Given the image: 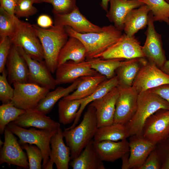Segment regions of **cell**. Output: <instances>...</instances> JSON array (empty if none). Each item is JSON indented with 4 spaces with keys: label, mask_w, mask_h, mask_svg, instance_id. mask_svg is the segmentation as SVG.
<instances>
[{
    "label": "cell",
    "mask_w": 169,
    "mask_h": 169,
    "mask_svg": "<svg viewBox=\"0 0 169 169\" xmlns=\"http://www.w3.org/2000/svg\"><path fill=\"white\" fill-rule=\"evenodd\" d=\"M54 163L53 161L49 159V161L45 169H52L53 168V166Z\"/></svg>",
    "instance_id": "f907efd6"
},
{
    "label": "cell",
    "mask_w": 169,
    "mask_h": 169,
    "mask_svg": "<svg viewBox=\"0 0 169 169\" xmlns=\"http://www.w3.org/2000/svg\"><path fill=\"white\" fill-rule=\"evenodd\" d=\"M93 145L103 161L114 162L129 152L127 139L118 142L109 140L95 141L93 140Z\"/></svg>",
    "instance_id": "7402d4cb"
},
{
    "label": "cell",
    "mask_w": 169,
    "mask_h": 169,
    "mask_svg": "<svg viewBox=\"0 0 169 169\" xmlns=\"http://www.w3.org/2000/svg\"><path fill=\"white\" fill-rule=\"evenodd\" d=\"M169 110L165 100L150 90L138 93L136 111L126 124L130 136L141 135L144 124L148 117L160 109Z\"/></svg>",
    "instance_id": "277c9868"
},
{
    "label": "cell",
    "mask_w": 169,
    "mask_h": 169,
    "mask_svg": "<svg viewBox=\"0 0 169 169\" xmlns=\"http://www.w3.org/2000/svg\"><path fill=\"white\" fill-rule=\"evenodd\" d=\"M35 0H18L15 9V15L18 18H28L38 12L33 4Z\"/></svg>",
    "instance_id": "ab89813d"
},
{
    "label": "cell",
    "mask_w": 169,
    "mask_h": 169,
    "mask_svg": "<svg viewBox=\"0 0 169 169\" xmlns=\"http://www.w3.org/2000/svg\"><path fill=\"white\" fill-rule=\"evenodd\" d=\"M4 141L0 150V163H7L29 169L28 157L14 134L7 127L4 131Z\"/></svg>",
    "instance_id": "7c38bea8"
},
{
    "label": "cell",
    "mask_w": 169,
    "mask_h": 169,
    "mask_svg": "<svg viewBox=\"0 0 169 169\" xmlns=\"http://www.w3.org/2000/svg\"><path fill=\"white\" fill-rule=\"evenodd\" d=\"M4 143V142H3L1 140H0V147H1V146H2V145H3Z\"/></svg>",
    "instance_id": "816d5d0a"
},
{
    "label": "cell",
    "mask_w": 169,
    "mask_h": 169,
    "mask_svg": "<svg viewBox=\"0 0 169 169\" xmlns=\"http://www.w3.org/2000/svg\"><path fill=\"white\" fill-rule=\"evenodd\" d=\"M166 84H169V75L147 60L141 68L132 87L139 93Z\"/></svg>",
    "instance_id": "8fae6325"
},
{
    "label": "cell",
    "mask_w": 169,
    "mask_h": 169,
    "mask_svg": "<svg viewBox=\"0 0 169 169\" xmlns=\"http://www.w3.org/2000/svg\"><path fill=\"white\" fill-rule=\"evenodd\" d=\"M155 149L161 159V169H169V136L164 141L156 145Z\"/></svg>",
    "instance_id": "b9f144b4"
},
{
    "label": "cell",
    "mask_w": 169,
    "mask_h": 169,
    "mask_svg": "<svg viewBox=\"0 0 169 169\" xmlns=\"http://www.w3.org/2000/svg\"><path fill=\"white\" fill-rule=\"evenodd\" d=\"M37 22L38 26L44 28H49L53 25L52 19L46 14L40 15L37 20Z\"/></svg>",
    "instance_id": "bcb514c9"
},
{
    "label": "cell",
    "mask_w": 169,
    "mask_h": 169,
    "mask_svg": "<svg viewBox=\"0 0 169 169\" xmlns=\"http://www.w3.org/2000/svg\"><path fill=\"white\" fill-rule=\"evenodd\" d=\"M150 90L159 95L169 104V84H163Z\"/></svg>",
    "instance_id": "ee69618b"
},
{
    "label": "cell",
    "mask_w": 169,
    "mask_h": 169,
    "mask_svg": "<svg viewBox=\"0 0 169 169\" xmlns=\"http://www.w3.org/2000/svg\"><path fill=\"white\" fill-rule=\"evenodd\" d=\"M97 58L103 59H121L127 60L145 57L142 46L135 36H129L124 33L116 43L95 58Z\"/></svg>",
    "instance_id": "ba28073f"
},
{
    "label": "cell",
    "mask_w": 169,
    "mask_h": 169,
    "mask_svg": "<svg viewBox=\"0 0 169 169\" xmlns=\"http://www.w3.org/2000/svg\"><path fill=\"white\" fill-rule=\"evenodd\" d=\"M81 99L67 100L63 98L58 104L59 121L64 125L69 124L75 120L80 106Z\"/></svg>",
    "instance_id": "d6a6232c"
},
{
    "label": "cell",
    "mask_w": 169,
    "mask_h": 169,
    "mask_svg": "<svg viewBox=\"0 0 169 169\" xmlns=\"http://www.w3.org/2000/svg\"><path fill=\"white\" fill-rule=\"evenodd\" d=\"M18 47L20 54L25 59L28 66V82L36 84L50 90H54L57 85L55 79L45 61H39L33 59L23 48Z\"/></svg>",
    "instance_id": "9a60e30c"
},
{
    "label": "cell",
    "mask_w": 169,
    "mask_h": 169,
    "mask_svg": "<svg viewBox=\"0 0 169 169\" xmlns=\"http://www.w3.org/2000/svg\"></svg>",
    "instance_id": "db71d44e"
},
{
    "label": "cell",
    "mask_w": 169,
    "mask_h": 169,
    "mask_svg": "<svg viewBox=\"0 0 169 169\" xmlns=\"http://www.w3.org/2000/svg\"><path fill=\"white\" fill-rule=\"evenodd\" d=\"M6 65L7 79L10 84L15 82H28V69L27 62L20 54L18 47L13 44Z\"/></svg>",
    "instance_id": "ac0fdd59"
},
{
    "label": "cell",
    "mask_w": 169,
    "mask_h": 169,
    "mask_svg": "<svg viewBox=\"0 0 169 169\" xmlns=\"http://www.w3.org/2000/svg\"><path fill=\"white\" fill-rule=\"evenodd\" d=\"M18 0H0V6L8 13L15 16V8Z\"/></svg>",
    "instance_id": "f6af8a7d"
},
{
    "label": "cell",
    "mask_w": 169,
    "mask_h": 169,
    "mask_svg": "<svg viewBox=\"0 0 169 169\" xmlns=\"http://www.w3.org/2000/svg\"><path fill=\"white\" fill-rule=\"evenodd\" d=\"M10 38L13 44L22 47L33 59L39 61L44 59L42 46L33 25L20 20L17 31Z\"/></svg>",
    "instance_id": "52a82bcc"
},
{
    "label": "cell",
    "mask_w": 169,
    "mask_h": 169,
    "mask_svg": "<svg viewBox=\"0 0 169 169\" xmlns=\"http://www.w3.org/2000/svg\"><path fill=\"white\" fill-rule=\"evenodd\" d=\"M117 87L119 94L115 103L114 123L126 124L136 111L138 93L132 86Z\"/></svg>",
    "instance_id": "4fadbf2b"
},
{
    "label": "cell",
    "mask_w": 169,
    "mask_h": 169,
    "mask_svg": "<svg viewBox=\"0 0 169 169\" xmlns=\"http://www.w3.org/2000/svg\"><path fill=\"white\" fill-rule=\"evenodd\" d=\"M168 3H169V0H165Z\"/></svg>",
    "instance_id": "f5cc1de1"
},
{
    "label": "cell",
    "mask_w": 169,
    "mask_h": 169,
    "mask_svg": "<svg viewBox=\"0 0 169 169\" xmlns=\"http://www.w3.org/2000/svg\"><path fill=\"white\" fill-rule=\"evenodd\" d=\"M0 75V100L3 103H10L13 97L14 89L7 79V73L5 68Z\"/></svg>",
    "instance_id": "f35d334b"
},
{
    "label": "cell",
    "mask_w": 169,
    "mask_h": 169,
    "mask_svg": "<svg viewBox=\"0 0 169 169\" xmlns=\"http://www.w3.org/2000/svg\"><path fill=\"white\" fill-rule=\"evenodd\" d=\"M103 161L94 146L93 139L69 165L73 169H105Z\"/></svg>",
    "instance_id": "d4e9b609"
},
{
    "label": "cell",
    "mask_w": 169,
    "mask_h": 169,
    "mask_svg": "<svg viewBox=\"0 0 169 169\" xmlns=\"http://www.w3.org/2000/svg\"><path fill=\"white\" fill-rule=\"evenodd\" d=\"M110 0H101L100 5L102 9L106 12L108 11V4Z\"/></svg>",
    "instance_id": "c3c4849f"
},
{
    "label": "cell",
    "mask_w": 169,
    "mask_h": 169,
    "mask_svg": "<svg viewBox=\"0 0 169 169\" xmlns=\"http://www.w3.org/2000/svg\"><path fill=\"white\" fill-rule=\"evenodd\" d=\"M12 45L10 38L8 37L0 39V73L5 69L6 61Z\"/></svg>",
    "instance_id": "60d3db41"
},
{
    "label": "cell",
    "mask_w": 169,
    "mask_h": 169,
    "mask_svg": "<svg viewBox=\"0 0 169 169\" xmlns=\"http://www.w3.org/2000/svg\"><path fill=\"white\" fill-rule=\"evenodd\" d=\"M80 80L79 78L68 87L59 86L53 91H49L40 101L35 109L45 114L49 113L58 100L69 95L76 89Z\"/></svg>",
    "instance_id": "f1b7e54d"
},
{
    "label": "cell",
    "mask_w": 169,
    "mask_h": 169,
    "mask_svg": "<svg viewBox=\"0 0 169 169\" xmlns=\"http://www.w3.org/2000/svg\"><path fill=\"white\" fill-rule=\"evenodd\" d=\"M25 110L19 108L11 102L0 106V133L3 134L7 125L23 114Z\"/></svg>",
    "instance_id": "d590c367"
},
{
    "label": "cell",
    "mask_w": 169,
    "mask_h": 169,
    "mask_svg": "<svg viewBox=\"0 0 169 169\" xmlns=\"http://www.w3.org/2000/svg\"><path fill=\"white\" fill-rule=\"evenodd\" d=\"M76 0H35L34 3H47L52 5L54 14H65L69 13L78 7Z\"/></svg>",
    "instance_id": "8d00e7d4"
},
{
    "label": "cell",
    "mask_w": 169,
    "mask_h": 169,
    "mask_svg": "<svg viewBox=\"0 0 169 169\" xmlns=\"http://www.w3.org/2000/svg\"><path fill=\"white\" fill-rule=\"evenodd\" d=\"M130 136L129 129L126 124L119 123L97 128L94 137V141H100L109 140L117 141Z\"/></svg>",
    "instance_id": "f546056e"
},
{
    "label": "cell",
    "mask_w": 169,
    "mask_h": 169,
    "mask_svg": "<svg viewBox=\"0 0 169 169\" xmlns=\"http://www.w3.org/2000/svg\"><path fill=\"white\" fill-rule=\"evenodd\" d=\"M118 85V81L116 76L107 79L103 82L98 88L90 95L81 99L80 106L76 116L72 125L68 128V129L74 127L80 120L81 114L86 106L93 101L105 96Z\"/></svg>",
    "instance_id": "4dcf8cb0"
},
{
    "label": "cell",
    "mask_w": 169,
    "mask_h": 169,
    "mask_svg": "<svg viewBox=\"0 0 169 169\" xmlns=\"http://www.w3.org/2000/svg\"><path fill=\"white\" fill-rule=\"evenodd\" d=\"M63 131L59 127L50 141V159L53 161L57 169H68L70 160V150L63 141Z\"/></svg>",
    "instance_id": "603a6c76"
},
{
    "label": "cell",
    "mask_w": 169,
    "mask_h": 169,
    "mask_svg": "<svg viewBox=\"0 0 169 169\" xmlns=\"http://www.w3.org/2000/svg\"><path fill=\"white\" fill-rule=\"evenodd\" d=\"M11 122L25 128L31 127L40 129L55 130L60 127L59 123L35 108L25 110V113Z\"/></svg>",
    "instance_id": "ffe728a7"
},
{
    "label": "cell",
    "mask_w": 169,
    "mask_h": 169,
    "mask_svg": "<svg viewBox=\"0 0 169 169\" xmlns=\"http://www.w3.org/2000/svg\"><path fill=\"white\" fill-rule=\"evenodd\" d=\"M20 20L12 16L0 7V37H12L17 31Z\"/></svg>",
    "instance_id": "e575fe53"
},
{
    "label": "cell",
    "mask_w": 169,
    "mask_h": 169,
    "mask_svg": "<svg viewBox=\"0 0 169 169\" xmlns=\"http://www.w3.org/2000/svg\"><path fill=\"white\" fill-rule=\"evenodd\" d=\"M23 149L25 150L28 159L29 169L42 168L43 155L40 149L36 146L25 143L22 144Z\"/></svg>",
    "instance_id": "74e56055"
},
{
    "label": "cell",
    "mask_w": 169,
    "mask_h": 169,
    "mask_svg": "<svg viewBox=\"0 0 169 169\" xmlns=\"http://www.w3.org/2000/svg\"><path fill=\"white\" fill-rule=\"evenodd\" d=\"M149 8L154 22H164L169 25V3L165 0H141Z\"/></svg>",
    "instance_id": "836d02e7"
},
{
    "label": "cell",
    "mask_w": 169,
    "mask_h": 169,
    "mask_svg": "<svg viewBox=\"0 0 169 169\" xmlns=\"http://www.w3.org/2000/svg\"><path fill=\"white\" fill-rule=\"evenodd\" d=\"M118 94V88L115 87L104 96L90 104L95 109L98 128L114 123L115 103Z\"/></svg>",
    "instance_id": "2e32d148"
},
{
    "label": "cell",
    "mask_w": 169,
    "mask_h": 169,
    "mask_svg": "<svg viewBox=\"0 0 169 169\" xmlns=\"http://www.w3.org/2000/svg\"><path fill=\"white\" fill-rule=\"evenodd\" d=\"M54 25L69 26L80 33L100 32L103 28L93 24L80 12L78 7L65 14H54Z\"/></svg>",
    "instance_id": "e0dca14e"
},
{
    "label": "cell",
    "mask_w": 169,
    "mask_h": 169,
    "mask_svg": "<svg viewBox=\"0 0 169 169\" xmlns=\"http://www.w3.org/2000/svg\"><path fill=\"white\" fill-rule=\"evenodd\" d=\"M154 22L153 15L150 12L146 33V38L142 50L145 58L161 69L167 60L161 36L156 31Z\"/></svg>",
    "instance_id": "30bf717a"
},
{
    "label": "cell",
    "mask_w": 169,
    "mask_h": 169,
    "mask_svg": "<svg viewBox=\"0 0 169 169\" xmlns=\"http://www.w3.org/2000/svg\"><path fill=\"white\" fill-rule=\"evenodd\" d=\"M100 32L86 33H78L69 26L64 27L69 37L76 38L85 46L86 51V60L95 58L116 43L122 34V32L114 25L102 27Z\"/></svg>",
    "instance_id": "7a4b0ae2"
},
{
    "label": "cell",
    "mask_w": 169,
    "mask_h": 169,
    "mask_svg": "<svg viewBox=\"0 0 169 169\" xmlns=\"http://www.w3.org/2000/svg\"><path fill=\"white\" fill-rule=\"evenodd\" d=\"M98 128L96 110L89 104L80 124L74 127L65 128L63 133L70 150V160L78 156L94 138Z\"/></svg>",
    "instance_id": "6da1fadb"
},
{
    "label": "cell",
    "mask_w": 169,
    "mask_h": 169,
    "mask_svg": "<svg viewBox=\"0 0 169 169\" xmlns=\"http://www.w3.org/2000/svg\"><path fill=\"white\" fill-rule=\"evenodd\" d=\"M130 152H128L124 154L121 158L122 161L121 168L122 169H130L129 162Z\"/></svg>",
    "instance_id": "7dc6e473"
},
{
    "label": "cell",
    "mask_w": 169,
    "mask_h": 169,
    "mask_svg": "<svg viewBox=\"0 0 169 169\" xmlns=\"http://www.w3.org/2000/svg\"><path fill=\"white\" fill-rule=\"evenodd\" d=\"M86 48L77 38L69 37L61 49L58 58V66L68 61L79 63L86 60Z\"/></svg>",
    "instance_id": "4316f807"
},
{
    "label": "cell",
    "mask_w": 169,
    "mask_h": 169,
    "mask_svg": "<svg viewBox=\"0 0 169 169\" xmlns=\"http://www.w3.org/2000/svg\"><path fill=\"white\" fill-rule=\"evenodd\" d=\"M103 59L99 58L87 60L92 68L100 74L105 76L107 79L116 75L115 71L120 66L125 64L128 59Z\"/></svg>",
    "instance_id": "1f68e13d"
},
{
    "label": "cell",
    "mask_w": 169,
    "mask_h": 169,
    "mask_svg": "<svg viewBox=\"0 0 169 169\" xmlns=\"http://www.w3.org/2000/svg\"><path fill=\"white\" fill-rule=\"evenodd\" d=\"M107 79L105 76L101 74L81 77L76 89L72 94L63 98L67 100H75L85 98L93 93Z\"/></svg>",
    "instance_id": "83f0119b"
},
{
    "label": "cell",
    "mask_w": 169,
    "mask_h": 169,
    "mask_svg": "<svg viewBox=\"0 0 169 169\" xmlns=\"http://www.w3.org/2000/svg\"><path fill=\"white\" fill-rule=\"evenodd\" d=\"M147 61L145 58L128 59L127 63L118 68L115 71L118 81L117 86L124 88L132 87L141 68Z\"/></svg>",
    "instance_id": "484cf974"
},
{
    "label": "cell",
    "mask_w": 169,
    "mask_h": 169,
    "mask_svg": "<svg viewBox=\"0 0 169 169\" xmlns=\"http://www.w3.org/2000/svg\"><path fill=\"white\" fill-rule=\"evenodd\" d=\"M6 127L19 138V142L21 144L25 143L34 144L40 149L43 157L42 168L45 169L50 159V140L58 129L37 130L31 128L27 129L12 122L9 123Z\"/></svg>",
    "instance_id": "5b68a950"
},
{
    "label": "cell",
    "mask_w": 169,
    "mask_h": 169,
    "mask_svg": "<svg viewBox=\"0 0 169 169\" xmlns=\"http://www.w3.org/2000/svg\"><path fill=\"white\" fill-rule=\"evenodd\" d=\"M34 31L42 44L44 61L51 72H55L60 52L67 41L69 36L64 27L54 25L47 28L33 24Z\"/></svg>",
    "instance_id": "3957f363"
},
{
    "label": "cell",
    "mask_w": 169,
    "mask_h": 169,
    "mask_svg": "<svg viewBox=\"0 0 169 169\" xmlns=\"http://www.w3.org/2000/svg\"><path fill=\"white\" fill-rule=\"evenodd\" d=\"M150 12L149 8L145 4L131 10L124 21L123 31L125 33L133 36L139 30L146 28L148 25Z\"/></svg>",
    "instance_id": "cb8c5ba5"
},
{
    "label": "cell",
    "mask_w": 169,
    "mask_h": 169,
    "mask_svg": "<svg viewBox=\"0 0 169 169\" xmlns=\"http://www.w3.org/2000/svg\"><path fill=\"white\" fill-rule=\"evenodd\" d=\"M14 95L11 102L16 107L26 110L35 108L50 90L35 84L13 83Z\"/></svg>",
    "instance_id": "8992f818"
},
{
    "label": "cell",
    "mask_w": 169,
    "mask_h": 169,
    "mask_svg": "<svg viewBox=\"0 0 169 169\" xmlns=\"http://www.w3.org/2000/svg\"><path fill=\"white\" fill-rule=\"evenodd\" d=\"M161 69L165 73L169 75V59L166 60Z\"/></svg>",
    "instance_id": "681fc988"
},
{
    "label": "cell",
    "mask_w": 169,
    "mask_h": 169,
    "mask_svg": "<svg viewBox=\"0 0 169 169\" xmlns=\"http://www.w3.org/2000/svg\"><path fill=\"white\" fill-rule=\"evenodd\" d=\"M129 139L130 169H140L156 145L142 135L131 136Z\"/></svg>",
    "instance_id": "d6986e66"
},
{
    "label": "cell",
    "mask_w": 169,
    "mask_h": 169,
    "mask_svg": "<svg viewBox=\"0 0 169 169\" xmlns=\"http://www.w3.org/2000/svg\"><path fill=\"white\" fill-rule=\"evenodd\" d=\"M160 157L155 149L149 154L140 169H161Z\"/></svg>",
    "instance_id": "7bdbcfd3"
},
{
    "label": "cell",
    "mask_w": 169,
    "mask_h": 169,
    "mask_svg": "<svg viewBox=\"0 0 169 169\" xmlns=\"http://www.w3.org/2000/svg\"><path fill=\"white\" fill-rule=\"evenodd\" d=\"M141 135L156 145L166 140L169 136V110L159 109L148 117Z\"/></svg>",
    "instance_id": "9c48e42d"
},
{
    "label": "cell",
    "mask_w": 169,
    "mask_h": 169,
    "mask_svg": "<svg viewBox=\"0 0 169 169\" xmlns=\"http://www.w3.org/2000/svg\"><path fill=\"white\" fill-rule=\"evenodd\" d=\"M100 74L91 68L88 60L77 63L68 60L58 66L55 71L57 85L72 83L78 79Z\"/></svg>",
    "instance_id": "5bb4252c"
},
{
    "label": "cell",
    "mask_w": 169,
    "mask_h": 169,
    "mask_svg": "<svg viewBox=\"0 0 169 169\" xmlns=\"http://www.w3.org/2000/svg\"><path fill=\"white\" fill-rule=\"evenodd\" d=\"M110 8L106 16L119 30H123L124 23L128 13L132 9L144 4L141 0H110Z\"/></svg>",
    "instance_id": "44dd1931"
}]
</instances>
